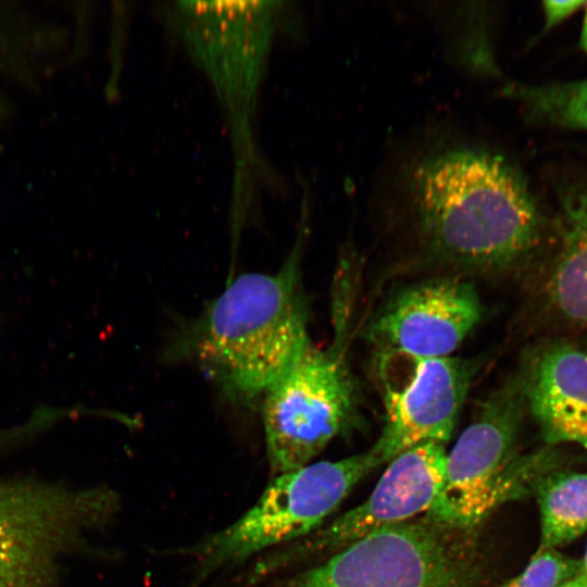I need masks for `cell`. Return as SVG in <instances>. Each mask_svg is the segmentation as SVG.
Wrapping results in <instances>:
<instances>
[{
    "instance_id": "ffe728a7",
    "label": "cell",
    "mask_w": 587,
    "mask_h": 587,
    "mask_svg": "<svg viewBox=\"0 0 587 587\" xmlns=\"http://www.w3.org/2000/svg\"><path fill=\"white\" fill-rule=\"evenodd\" d=\"M563 587H587V583L584 579V577L579 574L577 577H575L573 580L569 582Z\"/></svg>"
},
{
    "instance_id": "30bf717a",
    "label": "cell",
    "mask_w": 587,
    "mask_h": 587,
    "mask_svg": "<svg viewBox=\"0 0 587 587\" xmlns=\"http://www.w3.org/2000/svg\"><path fill=\"white\" fill-rule=\"evenodd\" d=\"M446 461L442 444L425 442L404 450L388 462L365 501L303 540L261 559L251 577L261 579L310 554L337 551L376 529L427 513L441 490Z\"/></svg>"
},
{
    "instance_id": "8992f818",
    "label": "cell",
    "mask_w": 587,
    "mask_h": 587,
    "mask_svg": "<svg viewBox=\"0 0 587 587\" xmlns=\"http://www.w3.org/2000/svg\"><path fill=\"white\" fill-rule=\"evenodd\" d=\"M526 407L523 382L492 392L447 453L441 490L425 520L466 532L496 508L522 495L539 469V455L517 458L514 446Z\"/></svg>"
},
{
    "instance_id": "277c9868",
    "label": "cell",
    "mask_w": 587,
    "mask_h": 587,
    "mask_svg": "<svg viewBox=\"0 0 587 587\" xmlns=\"http://www.w3.org/2000/svg\"><path fill=\"white\" fill-rule=\"evenodd\" d=\"M378 465L367 451L276 475L238 520L180 550L195 560L190 586L265 549L310 535Z\"/></svg>"
},
{
    "instance_id": "8fae6325",
    "label": "cell",
    "mask_w": 587,
    "mask_h": 587,
    "mask_svg": "<svg viewBox=\"0 0 587 587\" xmlns=\"http://www.w3.org/2000/svg\"><path fill=\"white\" fill-rule=\"evenodd\" d=\"M482 316L472 284L433 278L397 290L378 309L367 327L380 352L442 358L462 344Z\"/></svg>"
},
{
    "instance_id": "9a60e30c",
    "label": "cell",
    "mask_w": 587,
    "mask_h": 587,
    "mask_svg": "<svg viewBox=\"0 0 587 587\" xmlns=\"http://www.w3.org/2000/svg\"><path fill=\"white\" fill-rule=\"evenodd\" d=\"M502 95L517 100L533 120L587 130V79L537 86L509 85Z\"/></svg>"
},
{
    "instance_id": "6da1fadb",
    "label": "cell",
    "mask_w": 587,
    "mask_h": 587,
    "mask_svg": "<svg viewBox=\"0 0 587 587\" xmlns=\"http://www.w3.org/2000/svg\"><path fill=\"white\" fill-rule=\"evenodd\" d=\"M396 187L423 246L453 265L507 270L538 242L540 215L527 183L485 142H432L399 170Z\"/></svg>"
},
{
    "instance_id": "9c48e42d",
    "label": "cell",
    "mask_w": 587,
    "mask_h": 587,
    "mask_svg": "<svg viewBox=\"0 0 587 587\" xmlns=\"http://www.w3.org/2000/svg\"><path fill=\"white\" fill-rule=\"evenodd\" d=\"M379 365L384 426L369 450L377 463L420 444L447 442L470 388V363L451 355L380 352Z\"/></svg>"
},
{
    "instance_id": "7a4b0ae2",
    "label": "cell",
    "mask_w": 587,
    "mask_h": 587,
    "mask_svg": "<svg viewBox=\"0 0 587 587\" xmlns=\"http://www.w3.org/2000/svg\"><path fill=\"white\" fill-rule=\"evenodd\" d=\"M300 235L276 273L237 276L196 327L192 347L198 364L236 400L263 396L311 345L299 285Z\"/></svg>"
},
{
    "instance_id": "3957f363",
    "label": "cell",
    "mask_w": 587,
    "mask_h": 587,
    "mask_svg": "<svg viewBox=\"0 0 587 587\" xmlns=\"http://www.w3.org/2000/svg\"><path fill=\"white\" fill-rule=\"evenodd\" d=\"M282 1H179L167 10L191 60L225 114L235 155V192L254 164L253 121L276 34Z\"/></svg>"
},
{
    "instance_id": "5b68a950",
    "label": "cell",
    "mask_w": 587,
    "mask_h": 587,
    "mask_svg": "<svg viewBox=\"0 0 587 587\" xmlns=\"http://www.w3.org/2000/svg\"><path fill=\"white\" fill-rule=\"evenodd\" d=\"M117 504L107 487L0 479V587H57L61 559Z\"/></svg>"
},
{
    "instance_id": "5bb4252c",
    "label": "cell",
    "mask_w": 587,
    "mask_h": 587,
    "mask_svg": "<svg viewBox=\"0 0 587 587\" xmlns=\"http://www.w3.org/2000/svg\"><path fill=\"white\" fill-rule=\"evenodd\" d=\"M539 549H553L587 530V472L558 474L538 486Z\"/></svg>"
},
{
    "instance_id": "52a82bcc",
    "label": "cell",
    "mask_w": 587,
    "mask_h": 587,
    "mask_svg": "<svg viewBox=\"0 0 587 587\" xmlns=\"http://www.w3.org/2000/svg\"><path fill=\"white\" fill-rule=\"evenodd\" d=\"M452 532L425 519L385 526L278 587H477L476 567Z\"/></svg>"
},
{
    "instance_id": "d6986e66",
    "label": "cell",
    "mask_w": 587,
    "mask_h": 587,
    "mask_svg": "<svg viewBox=\"0 0 587 587\" xmlns=\"http://www.w3.org/2000/svg\"><path fill=\"white\" fill-rule=\"evenodd\" d=\"M580 46L584 49V51L587 52V4L585 7V16H584L582 34H580Z\"/></svg>"
},
{
    "instance_id": "ba28073f",
    "label": "cell",
    "mask_w": 587,
    "mask_h": 587,
    "mask_svg": "<svg viewBox=\"0 0 587 587\" xmlns=\"http://www.w3.org/2000/svg\"><path fill=\"white\" fill-rule=\"evenodd\" d=\"M262 397L266 452L275 475L311 463L357 419V385L342 354L312 344Z\"/></svg>"
},
{
    "instance_id": "2e32d148",
    "label": "cell",
    "mask_w": 587,
    "mask_h": 587,
    "mask_svg": "<svg viewBox=\"0 0 587 587\" xmlns=\"http://www.w3.org/2000/svg\"><path fill=\"white\" fill-rule=\"evenodd\" d=\"M580 574V563L554 549H538L524 571L500 587H563Z\"/></svg>"
},
{
    "instance_id": "4fadbf2b",
    "label": "cell",
    "mask_w": 587,
    "mask_h": 587,
    "mask_svg": "<svg viewBox=\"0 0 587 587\" xmlns=\"http://www.w3.org/2000/svg\"><path fill=\"white\" fill-rule=\"evenodd\" d=\"M562 247L549 282V296L566 320L587 325V190L565 201Z\"/></svg>"
},
{
    "instance_id": "44dd1931",
    "label": "cell",
    "mask_w": 587,
    "mask_h": 587,
    "mask_svg": "<svg viewBox=\"0 0 587 587\" xmlns=\"http://www.w3.org/2000/svg\"><path fill=\"white\" fill-rule=\"evenodd\" d=\"M580 575L584 577V579L587 583V546H586V551L584 554L583 562L580 563Z\"/></svg>"
},
{
    "instance_id": "e0dca14e",
    "label": "cell",
    "mask_w": 587,
    "mask_h": 587,
    "mask_svg": "<svg viewBox=\"0 0 587 587\" xmlns=\"http://www.w3.org/2000/svg\"><path fill=\"white\" fill-rule=\"evenodd\" d=\"M9 12L0 8V74L14 70L21 47L20 33L16 26H11Z\"/></svg>"
},
{
    "instance_id": "7c38bea8",
    "label": "cell",
    "mask_w": 587,
    "mask_h": 587,
    "mask_svg": "<svg viewBox=\"0 0 587 587\" xmlns=\"http://www.w3.org/2000/svg\"><path fill=\"white\" fill-rule=\"evenodd\" d=\"M525 402L547 442L587 451V354L567 346L546 349L523 380Z\"/></svg>"
},
{
    "instance_id": "ac0fdd59",
    "label": "cell",
    "mask_w": 587,
    "mask_h": 587,
    "mask_svg": "<svg viewBox=\"0 0 587 587\" xmlns=\"http://www.w3.org/2000/svg\"><path fill=\"white\" fill-rule=\"evenodd\" d=\"M587 1L582 0H547L542 2L545 28L550 29L572 14L586 7Z\"/></svg>"
}]
</instances>
